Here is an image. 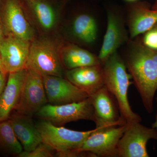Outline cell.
I'll return each instance as SVG.
<instances>
[{
  "label": "cell",
  "instance_id": "obj_1",
  "mask_svg": "<svg viewBox=\"0 0 157 157\" xmlns=\"http://www.w3.org/2000/svg\"><path fill=\"white\" fill-rule=\"evenodd\" d=\"M124 61L133 83L140 95L144 107L149 114L154 110L157 90V70L149 48L142 41L129 40Z\"/></svg>",
  "mask_w": 157,
  "mask_h": 157
},
{
  "label": "cell",
  "instance_id": "obj_2",
  "mask_svg": "<svg viewBox=\"0 0 157 157\" xmlns=\"http://www.w3.org/2000/svg\"><path fill=\"white\" fill-rule=\"evenodd\" d=\"M104 85L117 101L121 117L126 123L141 122L140 116L133 111L128 98V90L132 84L131 75L127 72L124 59L117 51L101 63Z\"/></svg>",
  "mask_w": 157,
  "mask_h": 157
},
{
  "label": "cell",
  "instance_id": "obj_3",
  "mask_svg": "<svg viewBox=\"0 0 157 157\" xmlns=\"http://www.w3.org/2000/svg\"><path fill=\"white\" fill-rule=\"evenodd\" d=\"M36 124L42 137V142L56 152L55 155L59 157H75L85 140L95 130L74 131L63 126H57L42 119Z\"/></svg>",
  "mask_w": 157,
  "mask_h": 157
},
{
  "label": "cell",
  "instance_id": "obj_4",
  "mask_svg": "<svg viewBox=\"0 0 157 157\" xmlns=\"http://www.w3.org/2000/svg\"><path fill=\"white\" fill-rule=\"evenodd\" d=\"M25 69L33 70L42 76H65L60 51L55 44L48 39L31 42Z\"/></svg>",
  "mask_w": 157,
  "mask_h": 157
},
{
  "label": "cell",
  "instance_id": "obj_5",
  "mask_svg": "<svg viewBox=\"0 0 157 157\" xmlns=\"http://www.w3.org/2000/svg\"><path fill=\"white\" fill-rule=\"evenodd\" d=\"M40 119L57 126L81 120H94V109L89 98L80 102L62 104H46L36 114Z\"/></svg>",
  "mask_w": 157,
  "mask_h": 157
},
{
  "label": "cell",
  "instance_id": "obj_6",
  "mask_svg": "<svg viewBox=\"0 0 157 157\" xmlns=\"http://www.w3.org/2000/svg\"><path fill=\"white\" fill-rule=\"evenodd\" d=\"M150 139L157 140V129L134 122L126 128L118 144V157H148L147 144Z\"/></svg>",
  "mask_w": 157,
  "mask_h": 157
},
{
  "label": "cell",
  "instance_id": "obj_7",
  "mask_svg": "<svg viewBox=\"0 0 157 157\" xmlns=\"http://www.w3.org/2000/svg\"><path fill=\"white\" fill-rule=\"evenodd\" d=\"M94 107V120L97 130L125 124L121 117L117 101L104 85L89 97Z\"/></svg>",
  "mask_w": 157,
  "mask_h": 157
},
{
  "label": "cell",
  "instance_id": "obj_8",
  "mask_svg": "<svg viewBox=\"0 0 157 157\" xmlns=\"http://www.w3.org/2000/svg\"><path fill=\"white\" fill-rule=\"evenodd\" d=\"M47 104L43 77L33 70H27L15 110L19 113L33 117Z\"/></svg>",
  "mask_w": 157,
  "mask_h": 157
},
{
  "label": "cell",
  "instance_id": "obj_9",
  "mask_svg": "<svg viewBox=\"0 0 157 157\" xmlns=\"http://www.w3.org/2000/svg\"><path fill=\"white\" fill-rule=\"evenodd\" d=\"M126 128V124L102 130L95 128L78 151L94 157H117L118 144Z\"/></svg>",
  "mask_w": 157,
  "mask_h": 157
},
{
  "label": "cell",
  "instance_id": "obj_10",
  "mask_svg": "<svg viewBox=\"0 0 157 157\" xmlns=\"http://www.w3.org/2000/svg\"><path fill=\"white\" fill-rule=\"evenodd\" d=\"M42 77L48 104L56 105L70 104L83 101L89 97L87 93L63 77Z\"/></svg>",
  "mask_w": 157,
  "mask_h": 157
},
{
  "label": "cell",
  "instance_id": "obj_11",
  "mask_svg": "<svg viewBox=\"0 0 157 157\" xmlns=\"http://www.w3.org/2000/svg\"><path fill=\"white\" fill-rule=\"evenodd\" d=\"M107 28L98 57L101 63L129 41L122 14L118 10L107 8Z\"/></svg>",
  "mask_w": 157,
  "mask_h": 157
},
{
  "label": "cell",
  "instance_id": "obj_12",
  "mask_svg": "<svg viewBox=\"0 0 157 157\" xmlns=\"http://www.w3.org/2000/svg\"><path fill=\"white\" fill-rule=\"evenodd\" d=\"M31 42L12 36L4 37L0 42L3 67L8 73L25 69Z\"/></svg>",
  "mask_w": 157,
  "mask_h": 157
},
{
  "label": "cell",
  "instance_id": "obj_13",
  "mask_svg": "<svg viewBox=\"0 0 157 157\" xmlns=\"http://www.w3.org/2000/svg\"><path fill=\"white\" fill-rule=\"evenodd\" d=\"M3 28L7 36L32 42L33 29L26 18L19 0H6L2 12Z\"/></svg>",
  "mask_w": 157,
  "mask_h": 157
},
{
  "label": "cell",
  "instance_id": "obj_14",
  "mask_svg": "<svg viewBox=\"0 0 157 157\" xmlns=\"http://www.w3.org/2000/svg\"><path fill=\"white\" fill-rule=\"evenodd\" d=\"M127 23L131 39L151 29L157 23V10H153L146 1L129 3Z\"/></svg>",
  "mask_w": 157,
  "mask_h": 157
},
{
  "label": "cell",
  "instance_id": "obj_15",
  "mask_svg": "<svg viewBox=\"0 0 157 157\" xmlns=\"http://www.w3.org/2000/svg\"><path fill=\"white\" fill-rule=\"evenodd\" d=\"M27 73L26 69L9 73L6 87L0 96V122L9 119L15 110Z\"/></svg>",
  "mask_w": 157,
  "mask_h": 157
},
{
  "label": "cell",
  "instance_id": "obj_16",
  "mask_svg": "<svg viewBox=\"0 0 157 157\" xmlns=\"http://www.w3.org/2000/svg\"><path fill=\"white\" fill-rule=\"evenodd\" d=\"M69 81L88 94H93L104 86L102 65L75 68L65 71Z\"/></svg>",
  "mask_w": 157,
  "mask_h": 157
},
{
  "label": "cell",
  "instance_id": "obj_17",
  "mask_svg": "<svg viewBox=\"0 0 157 157\" xmlns=\"http://www.w3.org/2000/svg\"><path fill=\"white\" fill-rule=\"evenodd\" d=\"M9 120L25 151H32L42 143V137L32 117L16 112Z\"/></svg>",
  "mask_w": 157,
  "mask_h": 157
},
{
  "label": "cell",
  "instance_id": "obj_18",
  "mask_svg": "<svg viewBox=\"0 0 157 157\" xmlns=\"http://www.w3.org/2000/svg\"><path fill=\"white\" fill-rule=\"evenodd\" d=\"M60 54L64 68L67 70L101 64L98 56L74 44L65 45Z\"/></svg>",
  "mask_w": 157,
  "mask_h": 157
},
{
  "label": "cell",
  "instance_id": "obj_19",
  "mask_svg": "<svg viewBox=\"0 0 157 157\" xmlns=\"http://www.w3.org/2000/svg\"><path fill=\"white\" fill-rule=\"evenodd\" d=\"M72 32L76 39L86 44L95 41L98 36V25L92 16L86 14H79L72 24Z\"/></svg>",
  "mask_w": 157,
  "mask_h": 157
},
{
  "label": "cell",
  "instance_id": "obj_20",
  "mask_svg": "<svg viewBox=\"0 0 157 157\" xmlns=\"http://www.w3.org/2000/svg\"><path fill=\"white\" fill-rule=\"evenodd\" d=\"M22 145L17 139L9 120L0 122V153L18 155L23 151Z\"/></svg>",
  "mask_w": 157,
  "mask_h": 157
},
{
  "label": "cell",
  "instance_id": "obj_21",
  "mask_svg": "<svg viewBox=\"0 0 157 157\" xmlns=\"http://www.w3.org/2000/svg\"><path fill=\"white\" fill-rule=\"evenodd\" d=\"M27 1L41 26L47 30L53 28L56 21V15L52 7L43 0Z\"/></svg>",
  "mask_w": 157,
  "mask_h": 157
},
{
  "label": "cell",
  "instance_id": "obj_22",
  "mask_svg": "<svg viewBox=\"0 0 157 157\" xmlns=\"http://www.w3.org/2000/svg\"><path fill=\"white\" fill-rule=\"evenodd\" d=\"M54 151L49 146L42 142L35 149L31 151H24L17 155L19 157H52Z\"/></svg>",
  "mask_w": 157,
  "mask_h": 157
},
{
  "label": "cell",
  "instance_id": "obj_23",
  "mask_svg": "<svg viewBox=\"0 0 157 157\" xmlns=\"http://www.w3.org/2000/svg\"><path fill=\"white\" fill-rule=\"evenodd\" d=\"M7 74V73L0 71V96L6 86L7 79H6Z\"/></svg>",
  "mask_w": 157,
  "mask_h": 157
},
{
  "label": "cell",
  "instance_id": "obj_24",
  "mask_svg": "<svg viewBox=\"0 0 157 157\" xmlns=\"http://www.w3.org/2000/svg\"><path fill=\"white\" fill-rule=\"evenodd\" d=\"M149 48L150 53L157 70V50Z\"/></svg>",
  "mask_w": 157,
  "mask_h": 157
},
{
  "label": "cell",
  "instance_id": "obj_25",
  "mask_svg": "<svg viewBox=\"0 0 157 157\" xmlns=\"http://www.w3.org/2000/svg\"><path fill=\"white\" fill-rule=\"evenodd\" d=\"M4 32H3V27H2L1 24V21H0V42L4 38Z\"/></svg>",
  "mask_w": 157,
  "mask_h": 157
},
{
  "label": "cell",
  "instance_id": "obj_26",
  "mask_svg": "<svg viewBox=\"0 0 157 157\" xmlns=\"http://www.w3.org/2000/svg\"><path fill=\"white\" fill-rule=\"evenodd\" d=\"M156 101H157V94L156 97L155 98ZM151 127L152 128H155L157 129V114L155 116V121L151 125Z\"/></svg>",
  "mask_w": 157,
  "mask_h": 157
},
{
  "label": "cell",
  "instance_id": "obj_27",
  "mask_svg": "<svg viewBox=\"0 0 157 157\" xmlns=\"http://www.w3.org/2000/svg\"><path fill=\"white\" fill-rule=\"evenodd\" d=\"M0 71L3 72V73H6L3 67L2 63V58H1V53H0Z\"/></svg>",
  "mask_w": 157,
  "mask_h": 157
},
{
  "label": "cell",
  "instance_id": "obj_28",
  "mask_svg": "<svg viewBox=\"0 0 157 157\" xmlns=\"http://www.w3.org/2000/svg\"><path fill=\"white\" fill-rule=\"evenodd\" d=\"M151 9L153 10H157V0H155L153 5L151 6Z\"/></svg>",
  "mask_w": 157,
  "mask_h": 157
},
{
  "label": "cell",
  "instance_id": "obj_29",
  "mask_svg": "<svg viewBox=\"0 0 157 157\" xmlns=\"http://www.w3.org/2000/svg\"><path fill=\"white\" fill-rule=\"evenodd\" d=\"M151 30L155 32V33L156 34L157 36V23L151 29Z\"/></svg>",
  "mask_w": 157,
  "mask_h": 157
},
{
  "label": "cell",
  "instance_id": "obj_30",
  "mask_svg": "<svg viewBox=\"0 0 157 157\" xmlns=\"http://www.w3.org/2000/svg\"><path fill=\"white\" fill-rule=\"evenodd\" d=\"M126 2H128L129 3L135 2H137L140 0H124Z\"/></svg>",
  "mask_w": 157,
  "mask_h": 157
}]
</instances>
